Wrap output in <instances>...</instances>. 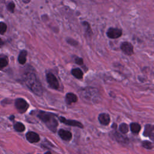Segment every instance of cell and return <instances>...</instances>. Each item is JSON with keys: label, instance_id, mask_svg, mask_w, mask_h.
Returning a JSON list of instances; mask_svg holds the SVG:
<instances>
[{"label": "cell", "instance_id": "ffe728a7", "mask_svg": "<svg viewBox=\"0 0 154 154\" xmlns=\"http://www.w3.org/2000/svg\"><path fill=\"white\" fill-rule=\"evenodd\" d=\"M115 137L116 138V140L121 143H126L127 141H128V139L125 137H123V135H120V134L116 132L115 134Z\"/></svg>", "mask_w": 154, "mask_h": 154}, {"label": "cell", "instance_id": "e0dca14e", "mask_svg": "<svg viewBox=\"0 0 154 154\" xmlns=\"http://www.w3.org/2000/svg\"><path fill=\"white\" fill-rule=\"evenodd\" d=\"M8 63L7 57L4 55H0V69L5 67Z\"/></svg>", "mask_w": 154, "mask_h": 154}, {"label": "cell", "instance_id": "484cf974", "mask_svg": "<svg viewBox=\"0 0 154 154\" xmlns=\"http://www.w3.org/2000/svg\"><path fill=\"white\" fill-rule=\"evenodd\" d=\"M22 1L25 4H28V3H29L31 1V0H22Z\"/></svg>", "mask_w": 154, "mask_h": 154}, {"label": "cell", "instance_id": "52a82bcc", "mask_svg": "<svg viewBox=\"0 0 154 154\" xmlns=\"http://www.w3.org/2000/svg\"><path fill=\"white\" fill-rule=\"evenodd\" d=\"M106 35L110 38H112V39L117 38L122 35V31L121 29L111 27L107 30Z\"/></svg>", "mask_w": 154, "mask_h": 154}, {"label": "cell", "instance_id": "8fae6325", "mask_svg": "<svg viewBox=\"0 0 154 154\" xmlns=\"http://www.w3.org/2000/svg\"><path fill=\"white\" fill-rule=\"evenodd\" d=\"M143 135L145 137H148L150 138L152 140H153V126L150 124H147L146 125L144 131L143 132Z\"/></svg>", "mask_w": 154, "mask_h": 154}, {"label": "cell", "instance_id": "7c38bea8", "mask_svg": "<svg viewBox=\"0 0 154 154\" xmlns=\"http://www.w3.org/2000/svg\"><path fill=\"white\" fill-rule=\"evenodd\" d=\"M98 120L101 125L106 126L110 122V117L107 113H101L98 116Z\"/></svg>", "mask_w": 154, "mask_h": 154}, {"label": "cell", "instance_id": "cb8c5ba5", "mask_svg": "<svg viewBox=\"0 0 154 154\" xmlns=\"http://www.w3.org/2000/svg\"><path fill=\"white\" fill-rule=\"evenodd\" d=\"M14 8H15V5L14 4L13 2H10L8 5H7V9L11 11V12H13L14 11Z\"/></svg>", "mask_w": 154, "mask_h": 154}, {"label": "cell", "instance_id": "44dd1931", "mask_svg": "<svg viewBox=\"0 0 154 154\" xmlns=\"http://www.w3.org/2000/svg\"><path fill=\"white\" fill-rule=\"evenodd\" d=\"M119 131L122 134H126L129 131V126L125 123H122L119 126Z\"/></svg>", "mask_w": 154, "mask_h": 154}, {"label": "cell", "instance_id": "4fadbf2b", "mask_svg": "<svg viewBox=\"0 0 154 154\" xmlns=\"http://www.w3.org/2000/svg\"><path fill=\"white\" fill-rule=\"evenodd\" d=\"M78 100V97L76 94L72 93H68L65 97V100L67 105H70L72 103H75Z\"/></svg>", "mask_w": 154, "mask_h": 154}, {"label": "cell", "instance_id": "ba28073f", "mask_svg": "<svg viewBox=\"0 0 154 154\" xmlns=\"http://www.w3.org/2000/svg\"><path fill=\"white\" fill-rule=\"evenodd\" d=\"M58 119L61 123H63L65 125H67L69 126H76V127H78L79 128H84L83 125L78 121H76L75 120H68V119H66L64 117H58Z\"/></svg>", "mask_w": 154, "mask_h": 154}, {"label": "cell", "instance_id": "7a4b0ae2", "mask_svg": "<svg viewBox=\"0 0 154 154\" xmlns=\"http://www.w3.org/2000/svg\"><path fill=\"white\" fill-rule=\"evenodd\" d=\"M37 117L45 124L50 131L53 132H56L58 126V122L55 114L49 112L40 110L37 111Z\"/></svg>", "mask_w": 154, "mask_h": 154}, {"label": "cell", "instance_id": "9c48e42d", "mask_svg": "<svg viewBox=\"0 0 154 154\" xmlns=\"http://www.w3.org/2000/svg\"><path fill=\"white\" fill-rule=\"evenodd\" d=\"M26 138L27 140L31 143H35L38 142L40 140L39 135L37 133L32 131L28 132L26 134Z\"/></svg>", "mask_w": 154, "mask_h": 154}, {"label": "cell", "instance_id": "277c9868", "mask_svg": "<svg viewBox=\"0 0 154 154\" xmlns=\"http://www.w3.org/2000/svg\"><path fill=\"white\" fill-rule=\"evenodd\" d=\"M46 81L49 85L52 88L55 90H58L59 88L60 85L58 81L53 73L49 72L46 74Z\"/></svg>", "mask_w": 154, "mask_h": 154}, {"label": "cell", "instance_id": "d6986e66", "mask_svg": "<svg viewBox=\"0 0 154 154\" xmlns=\"http://www.w3.org/2000/svg\"><path fill=\"white\" fill-rule=\"evenodd\" d=\"M14 128L17 132H23L25 129V127L24 125L20 122H16L14 125Z\"/></svg>", "mask_w": 154, "mask_h": 154}, {"label": "cell", "instance_id": "9a60e30c", "mask_svg": "<svg viewBox=\"0 0 154 154\" xmlns=\"http://www.w3.org/2000/svg\"><path fill=\"white\" fill-rule=\"evenodd\" d=\"M130 129L132 133L137 134L141 130V126L138 123H131L130 124Z\"/></svg>", "mask_w": 154, "mask_h": 154}, {"label": "cell", "instance_id": "d4e9b609", "mask_svg": "<svg viewBox=\"0 0 154 154\" xmlns=\"http://www.w3.org/2000/svg\"><path fill=\"white\" fill-rule=\"evenodd\" d=\"M75 63L78 65H82L83 64V59L79 57H76L75 59Z\"/></svg>", "mask_w": 154, "mask_h": 154}, {"label": "cell", "instance_id": "3957f363", "mask_svg": "<svg viewBox=\"0 0 154 154\" xmlns=\"http://www.w3.org/2000/svg\"><path fill=\"white\" fill-rule=\"evenodd\" d=\"M81 97L82 98L85 102L91 103H96L99 98L98 91L93 87H87L81 88L79 91Z\"/></svg>", "mask_w": 154, "mask_h": 154}, {"label": "cell", "instance_id": "4316f807", "mask_svg": "<svg viewBox=\"0 0 154 154\" xmlns=\"http://www.w3.org/2000/svg\"><path fill=\"white\" fill-rule=\"evenodd\" d=\"M14 119V116H13V115H12V116H11L10 117V119L11 120H13V119Z\"/></svg>", "mask_w": 154, "mask_h": 154}, {"label": "cell", "instance_id": "2e32d148", "mask_svg": "<svg viewBox=\"0 0 154 154\" xmlns=\"http://www.w3.org/2000/svg\"><path fill=\"white\" fill-rule=\"evenodd\" d=\"M71 73L77 79H81L83 76V72L79 68H75L71 70Z\"/></svg>", "mask_w": 154, "mask_h": 154}, {"label": "cell", "instance_id": "5bb4252c", "mask_svg": "<svg viewBox=\"0 0 154 154\" xmlns=\"http://www.w3.org/2000/svg\"><path fill=\"white\" fill-rule=\"evenodd\" d=\"M27 51L25 50H22L19 54L18 56V61L21 64H24L26 61Z\"/></svg>", "mask_w": 154, "mask_h": 154}, {"label": "cell", "instance_id": "30bf717a", "mask_svg": "<svg viewBox=\"0 0 154 154\" xmlns=\"http://www.w3.org/2000/svg\"><path fill=\"white\" fill-rule=\"evenodd\" d=\"M58 134L60 137L64 141H70L72 138V133L70 131L63 129H60L58 131Z\"/></svg>", "mask_w": 154, "mask_h": 154}, {"label": "cell", "instance_id": "7402d4cb", "mask_svg": "<svg viewBox=\"0 0 154 154\" xmlns=\"http://www.w3.org/2000/svg\"><path fill=\"white\" fill-rule=\"evenodd\" d=\"M142 146L143 147L149 150H151L153 148V144L149 141H143L142 142Z\"/></svg>", "mask_w": 154, "mask_h": 154}, {"label": "cell", "instance_id": "83f0119b", "mask_svg": "<svg viewBox=\"0 0 154 154\" xmlns=\"http://www.w3.org/2000/svg\"><path fill=\"white\" fill-rule=\"evenodd\" d=\"M4 45V42L1 40V38H0V46L1 45Z\"/></svg>", "mask_w": 154, "mask_h": 154}, {"label": "cell", "instance_id": "603a6c76", "mask_svg": "<svg viewBox=\"0 0 154 154\" xmlns=\"http://www.w3.org/2000/svg\"><path fill=\"white\" fill-rule=\"evenodd\" d=\"M7 25L2 22H0V34H4L6 31H7Z\"/></svg>", "mask_w": 154, "mask_h": 154}, {"label": "cell", "instance_id": "5b68a950", "mask_svg": "<svg viewBox=\"0 0 154 154\" xmlns=\"http://www.w3.org/2000/svg\"><path fill=\"white\" fill-rule=\"evenodd\" d=\"M15 106L20 113L25 112L28 108L29 105L27 102L22 98H17L15 100Z\"/></svg>", "mask_w": 154, "mask_h": 154}, {"label": "cell", "instance_id": "8992f818", "mask_svg": "<svg viewBox=\"0 0 154 154\" xmlns=\"http://www.w3.org/2000/svg\"><path fill=\"white\" fill-rule=\"evenodd\" d=\"M120 49L122 52L127 55H131L134 54V47L132 45L128 42H122L120 45Z\"/></svg>", "mask_w": 154, "mask_h": 154}, {"label": "cell", "instance_id": "6da1fadb", "mask_svg": "<svg viewBox=\"0 0 154 154\" xmlns=\"http://www.w3.org/2000/svg\"><path fill=\"white\" fill-rule=\"evenodd\" d=\"M23 81L27 87L35 94L38 96L43 94L42 84L34 73H26L23 77Z\"/></svg>", "mask_w": 154, "mask_h": 154}, {"label": "cell", "instance_id": "ac0fdd59", "mask_svg": "<svg viewBox=\"0 0 154 154\" xmlns=\"http://www.w3.org/2000/svg\"><path fill=\"white\" fill-rule=\"evenodd\" d=\"M82 24L84 26L85 32V34H87V37H91V35L92 34V31H91V27L90 26V24L86 21L82 22Z\"/></svg>", "mask_w": 154, "mask_h": 154}]
</instances>
